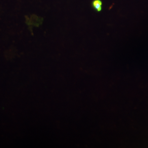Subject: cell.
<instances>
[{
  "label": "cell",
  "mask_w": 148,
  "mask_h": 148,
  "mask_svg": "<svg viewBox=\"0 0 148 148\" xmlns=\"http://www.w3.org/2000/svg\"><path fill=\"white\" fill-rule=\"evenodd\" d=\"M102 5L103 3L101 0H94L92 1V7L95 11L98 12L102 10Z\"/></svg>",
  "instance_id": "6da1fadb"
}]
</instances>
